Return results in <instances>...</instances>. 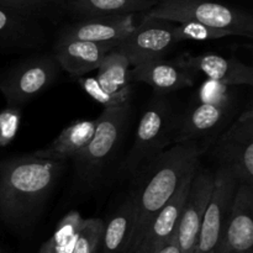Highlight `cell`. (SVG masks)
Instances as JSON below:
<instances>
[{"label":"cell","mask_w":253,"mask_h":253,"mask_svg":"<svg viewBox=\"0 0 253 253\" xmlns=\"http://www.w3.org/2000/svg\"><path fill=\"white\" fill-rule=\"evenodd\" d=\"M67 165L34 155L0 162V219L20 234L34 227Z\"/></svg>","instance_id":"1"},{"label":"cell","mask_w":253,"mask_h":253,"mask_svg":"<svg viewBox=\"0 0 253 253\" xmlns=\"http://www.w3.org/2000/svg\"><path fill=\"white\" fill-rule=\"evenodd\" d=\"M203 153L204 150L198 143H178L137 170L140 178L130 193L135 208V225L127 253H133L150 222L169 202L183 180L197 169Z\"/></svg>","instance_id":"2"},{"label":"cell","mask_w":253,"mask_h":253,"mask_svg":"<svg viewBox=\"0 0 253 253\" xmlns=\"http://www.w3.org/2000/svg\"><path fill=\"white\" fill-rule=\"evenodd\" d=\"M131 104L104 108L96 118L95 131L88 145L73 158L76 179L83 189H91L103 178L105 169L120 148L130 119Z\"/></svg>","instance_id":"3"},{"label":"cell","mask_w":253,"mask_h":253,"mask_svg":"<svg viewBox=\"0 0 253 253\" xmlns=\"http://www.w3.org/2000/svg\"><path fill=\"white\" fill-rule=\"evenodd\" d=\"M142 16L167 20L174 24L197 22L224 30L231 36L253 39L251 12L212 0H157V4Z\"/></svg>","instance_id":"4"},{"label":"cell","mask_w":253,"mask_h":253,"mask_svg":"<svg viewBox=\"0 0 253 253\" xmlns=\"http://www.w3.org/2000/svg\"><path fill=\"white\" fill-rule=\"evenodd\" d=\"M178 114L163 95H156L143 110L138 121L132 146L121 166L127 174L137 170L173 142L178 123Z\"/></svg>","instance_id":"5"},{"label":"cell","mask_w":253,"mask_h":253,"mask_svg":"<svg viewBox=\"0 0 253 253\" xmlns=\"http://www.w3.org/2000/svg\"><path fill=\"white\" fill-rule=\"evenodd\" d=\"M61 67L52 53L36 54L14 64L0 77L6 106L21 109L57 81Z\"/></svg>","instance_id":"6"},{"label":"cell","mask_w":253,"mask_h":253,"mask_svg":"<svg viewBox=\"0 0 253 253\" xmlns=\"http://www.w3.org/2000/svg\"><path fill=\"white\" fill-rule=\"evenodd\" d=\"M239 183L234 173L227 168L219 167L214 173V188L205 210L194 253H221Z\"/></svg>","instance_id":"7"},{"label":"cell","mask_w":253,"mask_h":253,"mask_svg":"<svg viewBox=\"0 0 253 253\" xmlns=\"http://www.w3.org/2000/svg\"><path fill=\"white\" fill-rule=\"evenodd\" d=\"M219 167L231 170L240 183L253 185V111L247 109L220 135L212 150Z\"/></svg>","instance_id":"8"},{"label":"cell","mask_w":253,"mask_h":253,"mask_svg":"<svg viewBox=\"0 0 253 253\" xmlns=\"http://www.w3.org/2000/svg\"><path fill=\"white\" fill-rule=\"evenodd\" d=\"M174 22L143 17L132 31L121 40L116 51L126 57L131 67L148 61L162 59L174 44Z\"/></svg>","instance_id":"9"},{"label":"cell","mask_w":253,"mask_h":253,"mask_svg":"<svg viewBox=\"0 0 253 253\" xmlns=\"http://www.w3.org/2000/svg\"><path fill=\"white\" fill-rule=\"evenodd\" d=\"M214 188V173L198 166L175 231L179 253H194L205 210Z\"/></svg>","instance_id":"10"},{"label":"cell","mask_w":253,"mask_h":253,"mask_svg":"<svg viewBox=\"0 0 253 253\" xmlns=\"http://www.w3.org/2000/svg\"><path fill=\"white\" fill-rule=\"evenodd\" d=\"M235 110V100L225 104L195 103L183 115L178 116L173 142L178 145L185 142L198 143L199 140H211L212 136L229 123Z\"/></svg>","instance_id":"11"},{"label":"cell","mask_w":253,"mask_h":253,"mask_svg":"<svg viewBox=\"0 0 253 253\" xmlns=\"http://www.w3.org/2000/svg\"><path fill=\"white\" fill-rule=\"evenodd\" d=\"M119 42H89L57 37L52 54L61 71L72 78H83L86 73L99 68L109 52L114 51Z\"/></svg>","instance_id":"12"},{"label":"cell","mask_w":253,"mask_h":253,"mask_svg":"<svg viewBox=\"0 0 253 253\" xmlns=\"http://www.w3.org/2000/svg\"><path fill=\"white\" fill-rule=\"evenodd\" d=\"M175 63L192 72H202L208 79L216 81L227 86L253 85V69L235 57L220 54H183L174 59Z\"/></svg>","instance_id":"13"},{"label":"cell","mask_w":253,"mask_h":253,"mask_svg":"<svg viewBox=\"0 0 253 253\" xmlns=\"http://www.w3.org/2000/svg\"><path fill=\"white\" fill-rule=\"evenodd\" d=\"M194 172L190 173L183 180L169 202L160 210L155 219L150 222L133 253H156L175 236V231L179 224L180 215L184 208Z\"/></svg>","instance_id":"14"},{"label":"cell","mask_w":253,"mask_h":253,"mask_svg":"<svg viewBox=\"0 0 253 253\" xmlns=\"http://www.w3.org/2000/svg\"><path fill=\"white\" fill-rule=\"evenodd\" d=\"M253 251V185L239 183L227 221L221 253Z\"/></svg>","instance_id":"15"},{"label":"cell","mask_w":253,"mask_h":253,"mask_svg":"<svg viewBox=\"0 0 253 253\" xmlns=\"http://www.w3.org/2000/svg\"><path fill=\"white\" fill-rule=\"evenodd\" d=\"M135 15L78 19L66 25L59 32L61 39L89 42H120L133 30Z\"/></svg>","instance_id":"16"},{"label":"cell","mask_w":253,"mask_h":253,"mask_svg":"<svg viewBox=\"0 0 253 253\" xmlns=\"http://www.w3.org/2000/svg\"><path fill=\"white\" fill-rule=\"evenodd\" d=\"M130 82L148 84L156 95H165L194 85L192 71L165 58L145 62L131 68Z\"/></svg>","instance_id":"17"},{"label":"cell","mask_w":253,"mask_h":253,"mask_svg":"<svg viewBox=\"0 0 253 253\" xmlns=\"http://www.w3.org/2000/svg\"><path fill=\"white\" fill-rule=\"evenodd\" d=\"M44 42L46 35L39 21L0 6V51L37 49Z\"/></svg>","instance_id":"18"},{"label":"cell","mask_w":253,"mask_h":253,"mask_svg":"<svg viewBox=\"0 0 253 253\" xmlns=\"http://www.w3.org/2000/svg\"><path fill=\"white\" fill-rule=\"evenodd\" d=\"M98 120H79L71 124L47 146L46 148L35 151V157L43 160L64 161L73 160L83 151L91 140Z\"/></svg>","instance_id":"19"},{"label":"cell","mask_w":253,"mask_h":253,"mask_svg":"<svg viewBox=\"0 0 253 253\" xmlns=\"http://www.w3.org/2000/svg\"><path fill=\"white\" fill-rule=\"evenodd\" d=\"M157 0H67V12L78 19L147 12Z\"/></svg>","instance_id":"20"},{"label":"cell","mask_w":253,"mask_h":253,"mask_svg":"<svg viewBox=\"0 0 253 253\" xmlns=\"http://www.w3.org/2000/svg\"><path fill=\"white\" fill-rule=\"evenodd\" d=\"M135 225V208L131 194L116 209L104 226L99 253H127Z\"/></svg>","instance_id":"21"},{"label":"cell","mask_w":253,"mask_h":253,"mask_svg":"<svg viewBox=\"0 0 253 253\" xmlns=\"http://www.w3.org/2000/svg\"><path fill=\"white\" fill-rule=\"evenodd\" d=\"M130 67L126 57L114 49L100 63L95 79L106 93L131 98Z\"/></svg>","instance_id":"22"},{"label":"cell","mask_w":253,"mask_h":253,"mask_svg":"<svg viewBox=\"0 0 253 253\" xmlns=\"http://www.w3.org/2000/svg\"><path fill=\"white\" fill-rule=\"evenodd\" d=\"M84 224V217L77 210L67 212L57 224L52 236L37 253H72Z\"/></svg>","instance_id":"23"},{"label":"cell","mask_w":253,"mask_h":253,"mask_svg":"<svg viewBox=\"0 0 253 253\" xmlns=\"http://www.w3.org/2000/svg\"><path fill=\"white\" fill-rule=\"evenodd\" d=\"M0 6L36 21H56L67 12V0H0Z\"/></svg>","instance_id":"24"},{"label":"cell","mask_w":253,"mask_h":253,"mask_svg":"<svg viewBox=\"0 0 253 253\" xmlns=\"http://www.w3.org/2000/svg\"><path fill=\"white\" fill-rule=\"evenodd\" d=\"M104 221L98 217L84 219L83 227L72 253H99L104 234Z\"/></svg>","instance_id":"25"},{"label":"cell","mask_w":253,"mask_h":253,"mask_svg":"<svg viewBox=\"0 0 253 253\" xmlns=\"http://www.w3.org/2000/svg\"><path fill=\"white\" fill-rule=\"evenodd\" d=\"M174 39L177 43L182 41H209V40H220L231 36V34L224 30L214 29L197 22H182L175 24Z\"/></svg>","instance_id":"26"},{"label":"cell","mask_w":253,"mask_h":253,"mask_svg":"<svg viewBox=\"0 0 253 253\" xmlns=\"http://www.w3.org/2000/svg\"><path fill=\"white\" fill-rule=\"evenodd\" d=\"M232 86L219 83L216 81L207 79L200 85L198 91V100L199 104H225L235 100V96L231 90Z\"/></svg>","instance_id":"27"},{"label":"cell","mask_w":253,"mask_h":253,"mask_svg":"<svg viewBox=\"0 0 253 253\" xmlns=\"http://www.w3.org/2000/svg\"><path fill=\"white\" fill-rule=\"evenodd\" d=\"M77 81H78L81 88L83 89V90L85 91V93L93 99V100H95L96 103L103 105L104 108H108V106H113V105H119V104L128 103V101H131V98H127V96L111 95V94L106 93V91L103 90V88L99 85L95 77H90V78H79L77 79Z\"/></svg>","instance_id":"28"},{"label":"cell","mask_w":253,"mask_h":253,"mask_svg":"<svg viewBox=\"0 0 253 253\" xmlns=\"http://www.w3.org/2000/svg\"><path fill=\"white\" fill-rule=\"evenodd\" d=\"M21 109L6 106L0 110V147H6L17 135Z\"/></svg>","instance_id":"29"},{"label":"cell","mask_w":253,"mask_h":253,"mask_svg":"<svg viewBox=\"0 0 253 253\" xmlns=\"http://www.w3.org/2000/svg\"><path fill=\"white\" fill-rule=\"evenodd\" d=\"M156 253H179V249H178L177 241H175V236Z\"/></svg>","instance_id":"30"},{"label":"cell","mask_w":253,"mask_h":253,"mask_svg":"<svg viewBox=\"0 0 253 253\" xmlns=\"http://www.w3.org/2000/svg\"><path fill=\"white\" fill-rule=\"evenodd\" d=\"M247 253H253V251H251V252H247Z\"/></svg>","instance_id":"31"},{"label":"cell","mask_w":253,"mask_h":253,"mask_svg":"<svg viewBox=\"0 0 253 253\" xmlns=\"http://www.w3.org/2000/svg\"><path fill=\"white\" fill-rule=\"evenodd\" d=\"M0 253H2V252H1V250H0Z\"/></svg>","instance_id":"32"}]
</instances>
